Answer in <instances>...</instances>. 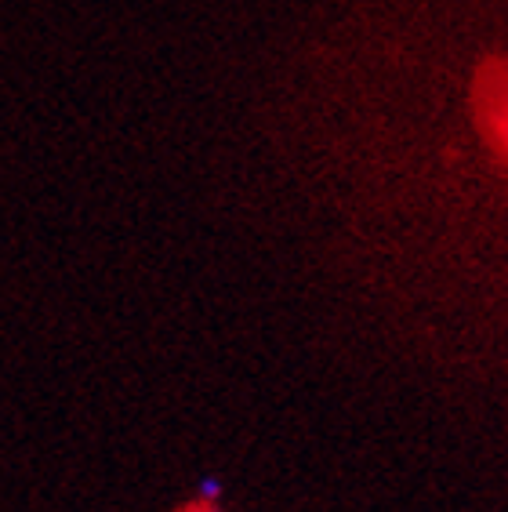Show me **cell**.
Wrapping results in <instances>:
<instances>
[{
    "label": "cell",
    "instance_id": "cell-1",
    "mask_svg": "<svg viewBox=\"0 0 508 512\" xmlns=\"http://www.w3.org/2000/svg\"><path fill=\"white\" fill-rule=\"evenodd\" d=\"M476 117L490 149L501 157V164H508V62H490L479 73Z\"/></svg>",
    "mask_w": 508,
    "mask_h": 512
},
{
    "label": "cell",
    "instance_id": "cell-2",
    "mask_svg": "<svg viewBox=\"0 0 508 512\" xmlns=\"http://www.w3.org/2000/svg\"><path fill=\"white\" fill-rule=\"evenodd\" d=\"M175 512H225V509L211 498V494H196V498H186Z\"/></svg>",
    "mask_w": 508,
    "mask_h": 512
}]
</instances>
